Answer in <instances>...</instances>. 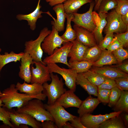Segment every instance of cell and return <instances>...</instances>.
<instances>
[{"label":"cell","instance_id":"1","mask_svg":"<svg viewBox=\"0 0 128 128\" xmlns=\"http://www.w3.org/2000/svg\"><path fill=\"white\" fill-rule=\"evenodd\" d=\"M18 91L14 84H11L3 91L0 99L3 103V107L9 110L14 107L19 109L31 100L37 99L44 101L46 97L44 93L41 95L32 96L25 93H19Z\"/></svg>","mask_w":128,"mask_h":128},{"label":"cell","instance_id":"2","mask_svg":"<svg viewBox=\"0 0 128 128\" xmlns=\"http://www.w3.org/2000/svg\"><path fill=\"white\" fill-rule=\"evenodd\" d=\"M16 111L28 114L39 122L50 120L54 122L53 117L45 108L42 100L39 99H33L29 100Z\"/></svg>","mask_w":128,"mask_h":128},{"label":"cell","instance_id":"3","mask_svg":"<svg viewBox=\"0 0 128 128\" xmlns=\"http://www.w3.org/2000/svg\"><path fill=\"white\" fill-rule=\"evenodd\" d=\"M51 83L47 82L43 85V90L42 93L48 98L47 104L49 105L54 104L56 101L67 90L64 87L63 79L59 78L57 74L50 73Z\"/></svg>","mask_w":128,"mask_h":128},{"label":"cell","instance_id":"4","mask_svg":"<svg viewBox=\"0 0 128 128\" xmlns=\"http://www.w3.org/2000/svg\"><path fill=\"white\" fill-rule=\"evenodd\" d=\"M51 31L47 27L44 28L41 30L39 36L36 39L25 42L24 52L28 54L33 61L41 62L46 65L42 59L43 51L41 47V44L45 38Z\"/></svg>","mask_w":128,"mask_h":128},{"label":"cell","instance_id":"5","mask_svg":"<svg viewBox=\"0 0 128 128\" xmlns=\"http://www.w3.org/2000/svg\"><path fill=\"white\" fill-rule=\"evenodd\" d=\"M121 16L116 13L114 9L107 14L106 18L107 23L103 31L105 34H118L128 31V25L123 23Z\"/></svg>","mask_w":128,"mask_h":128},{"label":"cell","instance_id":"6","mask_svg":"<svg viewBox=\"0 0 128 128\" xmlns=\"http://www.w3.org/2000/svg\"><path fill=\"white\" fill-rule=\"evenodd\" d=\"M50 73H55L61 75L64 80L65 84L69 89L74 92L76 88V80L78 73L74 69L69 68H61L56 64L46 65Z\"/></svg>","mask_w":128,"mask_h":128},{"label":"cell","instance_id":"7","mask_svg":"<svg viewBox=\"0 0 128 128\" xmlns=\"http://www.w3.org/2000/svg\"><path fill=\"white\" fill-rule=\"evenodd\" d=\"M90 3L88 10L85 13L79 14L74 13L73 14V18L71 21L74 24L85 28L92 32L96 28V25L95 22L93 15V10L95 5L94 1Z\"/></svg>","mask_w":128,"mask_h":128},{"label":"cell","instance_id":"8","mask_svg":"<svg viewBox=\"0 0 128 128\" xmlns=\"http://www.w3.org/2000/svg\"><path fill=\"white\" fill-rule=\"evenodd\" d=\"M44 105L46 109L53 117L58 128H62L66 122L72 120L76 117L69 113L61 106L55 104L53 105Z\"/></svg>","mask_w":128,"mask_h":128},{"label":"cell","instance_id":"9","mask_svg":"<svg viewBox=\"0 0 128 128\" xmlns=\"http://www.w3.org/2000/svg\"><path fill=\"white\" fill-rule=\"evenodd\" d=\"M73 45L72 42H66L62 46L56 48L51 55L45 57L43 62L46 65L60 63L64 64L69 68L70 66L67 61L70 50Z\"/></svg>","mask_w":128,"mask_h":128},{"label":"cell","instance_id":"10","mask_svg":"<svg viewBox=\"0 0 128 128\" xmlns=\"http://www.w3.org/2000/svg\"><path fill=\"white\" fill-rule=\"evenodd\" d=\"M9 111L10 121L14 128H18L21 124L28 125L33 128H41V123L29 114L18 112L14 109Z\"/></svg>","mask_w":128,"mask_h":128},{"label":"cell","instance_id":"11","mask_svg":"<svg viewBox=\"0 0 128 128\" xmlns=\"http://www.w3.org/2000/svg\"><path fill=\"white\" fill-rule=\"evenodd\" d=\"M65 43L54 26L52 25L51 32L44 39L41 47L43 52L50 55L56 48L61 47Z\"/></svg>","mask_w":128,"mask_h":128},{"label":"cell","instance_id":"12","mask_svg":"<svg viewBox=\"0 0 128 128\" xmlns=\"http://www.w3.org/2000/svg\"><path fill=\"white\" fill-rule=\"evenodd\" d=\"M36 67L33 64L30 66L31 78L30 83L42 85L44 83L51 80L50 73L46 65L40 62L33 61Z\"/></svg>","mask_w":128,"mask_h":128},{"label":"cell","instance_id":"13","mask_svg":"<svg viewBox=\"0 0 128 128\" xmlns=\"http://www.w3.org/2000/svg\"><path fill=\"white\" fill-rule=\"evenodd\" d=\"M122 112L115 111L104 115H94L90 113L85 114L80 117L82 124L86 128H98L99 125L108 119L119 115Z\"/></svg>","mask_w":128,"mask_h":128},{"label":"cell","instance_id":"14","mask_svg":"<svg viewBox=\"0 0 128 128\" xmlns=\"http://www.w3.org/2000/svg\"><path fill=\"white\" fill-rule=\"evenodd\" d=\"M82 101L74 93L73 91L66 90L57 99L55 104L65 108L71 107L79 108Z\"/></svg>","mask_w":128,"mask_h":128},{"label":"cell","instance_id":"15","mask_svg":"<svg viewBox=\"0 0 128 128\" xmlns=\"http://www.w3.org/2000/svg\"><path fill=\"white\" fill-rule=\"evenodd\" d=\"M73 29L76 33V39L84 45L90 47L97 45L92 32L74 24Z\"/></svg>","mask_w":128,"mask_h":128},{"label":"cell","instance_id":"16","mask_svg":"<svg viewBox=\"0 0 128 128\" xmlns=\"http://www.w3.org/2000/svg\"><path fill=\"white\" fill-rule=\"evenodd\" d=\"M24 53L21 59L18 75L24 82L29 83H30L31 78L30 66L34 63L33 59L30 55L27 53Z\"/></svg>","mask_w":128,"mask_h":128},{"label":"cell","instance_id":"17","mask_svg":"<svg viewBox=\"0 0 128 128\" xmlns=\"http://www.w3.org/2000/svg\"><path fill=\"white\" fill-rule=\"evenodd\" d=\"M41 0H38L37 5L35 10L31 13L27 14H18L16 16L17 18L19 20H26L28 25L30 26V29L34 31L36 27V23L37 19L42 17L41 14L45 13L40 9L41 7L40 4Z\"/></svg>","mask_w":128,"mask_h":128},{"label":"cell","instance_id":"18","mask_svg":"<svg viewBox=\"0 0 128 128\" xmlns=\"http://www.w3.org/2000/svg\"><path fill=\"white\" fill-rule=\"evenodd\" d=\"M72 42L73 45L68 55V57L70 58L69 63L82 60L85 52L88 47L80 42L76 39Z\"/></svg>","mask_w":128,"mask_h":128},{"label":"cell","instance_id":"19","mask_svg":"<svg viewBox=\"0 0 128 128\" xmlns=\"http://www.w3.org/2000/svg\"><path fill=\"white\" fill-rule=\"evenodd\" d=\"M15 86L20 92L26 93L30 96L40 95L43 94V85L39 84L34 83L30 84L25 82L21 84L18 82Z\"/></svg>","mask_w":128,"mask_h":128},{"label":"cell","instance_id":"20","mask_svg":"<svg viewBox=\"0 0 128 128\" xmlns=\"http://www.w3.org/2000/svg\"><path fill=\"white\" fill-rule=\"evenodd\" d=\"M53 9L56 14L57 19L53 18L54 21H52L51 24L54 26L58 32L62 31L64 29V23L66 18L63 4L55 5Z\"/></svg>","mask_w":128,"mask_h":128},{"label":"cell","instance_id":"21","mask_svg":"<svg viewBox=\"0 0 128 128\" xmlns=\"http://www.w3.org/2000/svg\"><path fill=\"white\" fill-rule=\"evenodd\" d=\"M91 70L105 78L114 80L119 77L128 76L127 73L117 69L110 67H94Z\"/></svg>","mask_w":128,"mask_h":128},{"label":"cell","instance_id":"22","mask_svg":"<svg viewBox=\"0 0 128 128\" xmlns=\"http://www.w3.org/2000/svg\"><path fill=\"white\" fill-rule=\"evenodd\" d=\"M100 103L97 98L93 97L91 96L82 102L78 110L79 117L92 112Z\"/></svg>","mask_w":128,"mask_h":128},{"label":"cell","instance_id":"23","mask_svg":"<svg viewBox=\"0 0 128 128\" xmlns=\"http://www.w3.org/2000/svg\"><path fill=\"white\" fill-rule=\"evenodd\" d=\"M76 83L83 88L89 95L97 96V87L92 84L82 73H78Z\"/></svg>","mask_w":128,"mask_h":128},{"label":"cell","instance_id":"24","mask_svg":"<svg viewBox=\"0 0 128 128\" xmlns=\"http://www.w3.org/2000/svg\"><path fill=\"white\" fill-rule=\"evenodd\" d=\"M118 63L116 59L112 52L105 49L102 50L100 57L93 63L92 66L100 67L105 65H111Z\"/></svg>","mask_w":128,"mask_h":128},{"label":"cell","instance_id":"25","mask_svg":"<svg viewBox=\"0 0 128 128\" xmlns=\"http://www.w3.org/2000/svg\"><path fill=\"white\" fill-rule=\"evenodd\" d=\"M92 0H67L63 3L65 13L73 14L76 13L82 5L92 1Z\"/></svg>","mask_w":128,"mask_h":128},{"label":"cell","instance_id":"26","mask_svg":"<svg viewBox=\"0 0 128 128\" xmlns=\"http://www.w3.org/2000/svg\"><path fill=\"white\" fill-rule=\"evenodd\" d=\"M24 53V52H23L16 53L11 51L9 53L5 52L4 54H0V71L5 65L9 63L13 62H16L18 61H20Z\"/></svg>","mask_w":128,"mask_h":128},{"label":"cell","instance_id":"27","mask_svg":"<svg viewBox=\"0 0 128 128\" xmlns=\"http://www.w3.org/2000/svg\"><path fill=\"white\" fill-rule=\"evenodd\" d=\"M66 15L67 19L66 29L64 33L60 37L65 43L68 42H72L77 37L76 32L72 27L71 24L73 16V14L66 13Z\"/></svg>","mask_w":128,"mask_h":128},{"label":"cell","instance_id":"28","mask_svg":"<svg viewBox=\"0 0 128 128\" xmlns=\"http://www.w3.org/2000/svg\"><path fill=\"white\" fill-rule=\"evenodd\" d=\"M98 14L100 19L99 23L92 32L97 45L104 38L102 32L107 23L106 18L107 14L99 13Z\"/></svg>","mask_w":128,"mask_h":128},{"label":"cell","instance_id":"29","mask_svg":"<svg viewBox=\"0 0 128 128\" xmlns=\"http://www.w3.org/2000/svg\"><path fill=\"white\" fill-rule=\"evenodd\" d=\"M102 50L98 47L97 45L88 47L86 50L82 60L95 62L100 58Z\"/></svg>","mask_w":128,"mask_h":128},{"label":"cell","instance_id":"30","mask_svg":"<svg viewBox=\"0 0 128 128\" xmlns=\"http://www.w3.org/2000/svg\"><path fill=\"white\" fill-rule=\"evenodd\" d=\"M114 106V110L115 111H121L128 113V91H121L120 97Z\"/></svg>","mask_w":128,"mask_h":128},{"label":"cell","instance_id":"31","mask_svg":"<svg viewBox=\"0 0 128 128\" xmlns=\"http://www.w3.org/2000/svg\"><path fill=\"white\" fill-rule=\"evenodd\" d=\"M94 62L82 60L80 61H73L68 63L70 66V68L75 70L78 73H82L90 69Z\"/></svg>","mask_w":128,"mask_h":128},{"label":"cell","instance_id":"32","mask_svg":"<svg viewBox=\"0 0 128 128\" xmlns=\"http://www.w3.org/2000/svg\"><path fill=\"white\" fill-rule=\"evenodd\" d=\"M82 73L92 84L97 87L102 84L105 78L104 76L90 69Z\"/></svg>","mask_w":128,"mask_h":128},{"label":"cell","instance_id":"33","mask_svg":"<svg viewBox=\"0 0 128 128\" xmlns=\"http://www.w3.org/2000/svg\"><path fill=\"white\" fill-rule=\"evenodd\" d=\"M119 115L115 116L108 119L100 125L98 128H125Z\"/></svg>","mask_w":128,"mask_h":128},{"label":"cell","instance_id":"34","mask_svg":"<svg viewBox=\"0 0 128 128\" xmlns=\"http://www.w3.org/2000/svg\"><path fill=\"white\" fill-rule=\"evenodd\" d=\"M117 4V0H102L97 11L98 13L107 14L109 10L114 9Z\"/></svg>","mask_w":128,"mask_h":128},{"label":"cell","instance_id":"35","mask_svg":"<svg viewBox=\"0 0 128 128\" xmlns=\"http://www.w3.org/2000/svg\"><path fill=\"white\" fill-rule=\"evenodd\" d=\"M0 121H2L4 124L14 128L10 121L9 111L3 107H0Z\"/></svg>","mask_w":128,"mask_h":128},{"label":"cell","instance_id":"36","mask_svg":"<svg viewBox=\"0 0 128 128\" xmlns=\"http://www.w3.org/2000/svg\"><path fill=\"white\" fill-rule=\"evenodd\" d=\"M121 91L117 87L111 89L108 106L110 107L114 106L119 98Z\"/></svg>","mask_w":128,"mask_h":128},{"label":"cell","instance_id":"37","mask_svg":"<svg viewBox=\"0 0 128 128\" xmlns=\"http://www.w3.org/2000/svg\"><path fill=\"white\" fill-rule=\"evenodd\" d=\"M117 4L115 10L116 13L121 15L128 13V0H117Z\"/></svg>","mask_w":128,"mask_h":128},{"label":"cell","instance_id":"38","mask_svg":"<svg viewBox=\"0 0 128 128\" xmlns=\"http://www.w3.org/2000/svg\"><path fill=\"white\" fill-rule=\"evenodd\" d=\"M111 90L99 89L97 90V99L100 102L108 103Z\"/></svg>","mask_w":128,"mask_h":128},{"label":"cell","instance_id":"39","mask_svg":"<svg viewBox=\"0 0 128 128\" xmlns=\"http://www.w3.org/2000/svg\"><path fill=\"white\" fill-rule=\"evenodd\" d=\"M116 59L118 63H121L123 60L128 58V52L123 47L119 48L112 52Z\"/></svg>","mask_w":128,"mask_h":128},{"label":"cell","instance_id":"40","mask_svg":"<svg viewBox=\"0 0 128 128\" xmlns=\"http://www.w3.org/2000/svg\"><path fill=\"white\" fill-rule=\"evenodd\" d=\"M114 36V33H107L103 39L97 45L102 50L106 49L112 41Z\"/></svg>","mask_w":128,"mask_h":128},{"label":"cell","instance_id":"41","mask_svg":"<svg viewBox=\"0 0 128 128\" xmlns=\"http://www.w3.org/2000/svg\"><path fill=\"white\" fill-rule=\"evenodd\" d=\"M114 80L117 87L121 91H128V76L119 77Z\"/></svg>","mask_w":128,"mask_h":128},{"label":"cell","instance_id":"42","mask_svg":"<svg viewBox=\"0 0 128 128\" xmlns=\"http://www.w3.org/2000/svg\"><path fill=\"white\" fill-rule=\"evenodd\" d=\"M116 87L117 84L114 80L106 78L102 84L97 87L98 88L110 90Z\"/></svg>","mask_w":128,"mask_h":128},{"label":"cell","instance_id":"43","mask_svg":"<svg viewBox=\"0 0 128 128\" xmlns=\"http://www.w3.org/2000/svg\"><path fill=\"white\" fill-rule=\"evenodd\" d=\"M122 43L123 47H127L128 45V31L125 32L114 34Z\"/></svg>","mask_w":128,"mask_h":128},{"label":"cell","instance_id":"44","mask_svg":"<svg viewBox=\"0 0 128 128\" xmlns=\"http://www.w3.org/2000/svg\"><path fill=\"white\" fill-rule=\"evenodd\" d=\"M123 46L121 42L115 37H114L110 44L107 48V50L112 52Z\"/></svg>","mask_w":128,"mask_h":128},{"label":"cell","instance_id":"45","mask_svg":"<svg viewBox=\"0 0 128 128\" xmlns=\"http://www.w3.org/2000/svg\"><path fill=\"white\" fill-rule=\"evenodd\" d=\"M70 121L71 124L73 128H86L81 123L79 117L76 116Z\"/></svg>","mask_w":128,"mask_h":128},{"label":"cell","instance_id":"46","mask_svg":"<svg viewBox=\"0 0 128 128\" xmlns=\"http://www.w3.org/2000/svg\"><path fill=\"white\" fill-rule=\"evenodd\" d=\"M41 127L42 128H58L54 122L50 120H46L41 122Z\"/></svg>","mask_w":128,"mask_h":128},{"label":"cell","instance_id":"47","mask_svg":"<svg viewBox=\"0 0 128 128\" xmlns=\"http://www.w3.org/2000/svg\"><path fill=\"white\" fill-rule=\"evenodd\" d=\"M117 69L126 73H128V62L121 64L117 66Z\"/></svg>","mask_w":128,"mask_h":128},{"label":"cell","instance_id":"48","mask_svg":"<svg viewBox=\"0 0 128 128\" xmlns=\"http://www.w3.org/2000/svg\"><path fill=\"white\" fill-rule=\"evenodd\" d=\"M67 0H45L51 6H53L56 5L63 3Z\"/></svg>","mask_w":128,"mask_h":128},{"label":"cell","instance_id":"49","mask_svg":"<svg viewBox=\"0 0 128 128\" xmlns=\"http://www.w3.org/2000/svg\"><path fill=\"white\" fill-rule=\"evenodd\" d=\"M121 17L123 23L126 25H128V13L122 15Z\"/></svg>","mask_w":128,"mask_h":128},{"label":"cell","instance_id":"50","mask_svg":"<svg viewBox=\"0 0 128 128\" xmlns=\"http://www.w3.org/2000/svg\"><path fill=\"white\" fill-rule=\"evenodd\" d=\"M123 119L126 125H128V114L127 113L124 114L123 116Z\"/></svg>","mask_w":128,"mask_h":128},{"label":"cell","instance_id":"51","mask_svg":"<svg viewBox=\"0 0 128 128\" xmlns=\"http://www.w3.org/2000/svg\"><path fill=\"white\" fill-rule=\"evenodd\" d=\"M102 0H98L97 3L95 5L94 7V10L97 11L101 2Z\"/></svg>","mask_w":128,"mask_h":128},{"label":"cell","instance_id":"52","mask_svg":"<svg viewBox=\"0 0 128 128\" xmlns=\"http://www.w3.org/2000/svg\"><path fill=\"white\" fill-rule=\"evenodd\" d=\"M62 128H73L71 126V123L66 122L63 125Z\"/></svg>","mask_w":128,"mask_h":128},{"label":"cell","instance_id":"53","mask_svg":"<svg viewBox=\"0 0 128 128\" xmlns=\"http://www.w3.org/2000/svg\"><path fill=\"white\" fill-rule=\"evenodd\" d=\"M18 128H28V127L27 125L24 124H21L19 125Z\"/></svg>","mask_w":128,"mask_h":128},{"label":"cell","instance_id":"54","mask_svg":"<svg viewBox=\"0 0 128 128\" xmlns=\"http://www.w3.org/2000/svg\"><path fill=\"white\" fill-rule=\"evenodd\" d=\"M3 104L2 101L0 99V107L3 106Z\"/></svg>","mask_w":128,"mask_h":128},{"label":"cell","instance_id":"55","mask_svg":"<svg viewBox=\"0 0 128 128\" xmlns=\"http://www.w3.org/2000/svg\"><path fill=\"white\" fill-rule=\"evenodd\" d=\"M98 0H94V1L95 3V5L97 3Z\"/></svg>","mask_w":128,"mask_h":128},{"label":"cell","instance_id":"56","mask_svg":"<svg viewBox=\"0 0 128 128\" xmlns=\"http://www.w3.org/2000/svg\"><path fill=\"white\" fill-rule=\"evenodd\" d=\"M2 92L0 91V97L2 95Z\"/></svg>","mask_w":128,"mask_h":128},{"label":"cell","instance_id":"57","mask_svg":"<svg viewBox=\"0 0 128 128\" xmlns=\"http://www.w3.org/2000/svg\"><path fill=\"white\" fill-rule=\"evenodd\" d=\"M2 50L0 48V52H1Z\"/></svg>","mask_w":128,"mask_h":128}]
</instances>
